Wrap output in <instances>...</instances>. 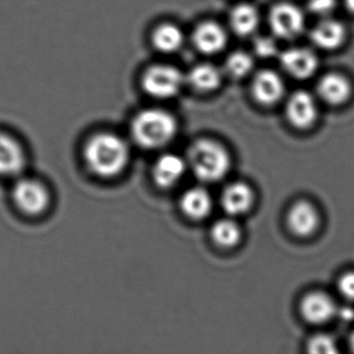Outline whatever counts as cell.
Instances as JSON below:
<instances>
[{"label": "cell", "mask_w": 354, "mask_h": 354, "mask_svg": "<svg viewBox=\"0 0 354 354\" xmlns=\"http://www.w3.org/2000/svg\"><path fill=\"white\" fill-rule=\"evenodd\" d=\"M130 149L126 141L113 133L93 135L84 149L86 166L93 174L109 178L120 174L128 164Z\"/></svg>", "instance_id": "cell-1"}, {"label": "cell", "mask_w": 354, "mask_h": 354, "mask_svg": "<svg viewBox=\"0 0 354 354\" xmlns=\"http://www.w3.org/2000/svg\"><path fill=\"white\" fill-rule=\"evenodd\" d=\"M133 139L145 149H158L169 143L177 132L176 118L170 112L149 108L139 112L131 126Z\"/></svg>", "instance_id": "cell-2"}, {"label": "cell", "mask_w": 354, "mask_h": 354, "mask_svg": "<svg viewBox=\"0 0 354 354\" xmlns=\"http://www.w3.org/2000/svg\"><path fill=\"white\" fill-rule=\"evenodd\" d=\"M187 164L202 182H218L230 168V157L226 150L212 139H199L189 147Z\"/></svg>", "instance_id": "cell-3"}, {"label": "cell", "mask_w": 354, "mask_h": 354, "mask_svg": "<svg viewBox=\"0 0 354 354\" xmlns=\"http://www.w3.org/2000/svg\"><path fill=\"white\" fill-rule=\"evenodd\" d=\"M185 76L180 70L170 64H155L145 71L143 89L151 97L169 99L183 89Z\"/></svg>", "instance_id": "cell-4"}, {"label": "cell", "mask_w": 354, "mask_h": 354, "mask_svg": "<svg viewBox=\"0 0 354 354\" xmlns=\"http://www.w3.org/2000/svg\"><path fill=\"white\" fill-rule=\"evenodd\" d=\"M12 201L23 213L31 216L39 215L49 207L50 193L47 187L39 181L23 178L14 185Z\"/></svg>", "instance_id": "cell-5"}, {"label": "cell", "mask_w": 354, "mask_h": 354, "mask_svg": "<svg viewBox=\"0 0 354 354\" xmlns=\"http://www.w3.org/2000/svg\"><path fill=\"white\" fill-rule=\"evenodd\" d=\"M26 166V152L20 139L4 128H0V176L21 174Z\"/></svg>", "instance_id": "cell-6"}, {"label": "cell", "mask_w": 354, "mask_h": 354, "mask_svg": "<svg viewBox=\"0 0 354 354\" xmlns=\"http://www.w3.org/2000/svg\"><path fill=\"white\" fill-rule=\"evenodd\" d=\"M270 25L272 33L282 39L297 37L305 26L303 12L292 3H279L270 10Z\"/></svg>", "instance_id": "cell-7"}, {"label": "cell", "mask_w": 354, "mask_h": 354, "mask_svg": "<svg viewBox=\"0 0 354 354\" xmlns=\"http://www.w3.org/2000/svg\"><path fill=\"white\" fill-rule=\"evenodd\" d=\"M322 222V216L316 206L311 202L301 200L291 206L287 214L289 230L301 238L313 236Z\"/></svg>", "instance_id": "cell-8"}, {"label": "cell", "mask_w": 354, "mask_h": 354, "mask_svg": "<svg viewBox=\"0 0 354 354\" xmlns=\"http://www.w3.org/2000/svg\"><path fill=\"white\" fill-rule=\"evenodd\" d=\"M301 313L306 321L320 326L334 318L337 305L330 295L322 291H314L301 299Z\"/></svg>", "instance_id": "cell-9"}, {"label": "cell", "mask_w": 354, "mask_h": 354, "mask_svg": "<svg viewBox=\"0 0 354 354\" xmlns=\"http://www.w3.org/2000/svg\"><path fill=\"white\" fill-rule=\"evenodd\" d=\"M286 116L295 128H311L318 116L315 100L307 91H297L290 96L287 102Z\"/></svg>", "instance_id": "cell-10"}, {"label": "cell", "mask_w": 354, "mask_h": 354, "mask_svg": "<svg viewBox=\"0 0 354 354\" xmlns=\"http://www.w3.org/2000/svg\"><path fill=\"white\" fill-rule=\"evenodd\" d=\"M282 68L291 76L299 79L311 77L318 68L315 54L305 48H292L283 52L280 56Z\"/></svg>", "instance_id": "cell-11"}, {"label": "cell", "mask_w": 354, "mask_h": 354, "mask_svg": "<svg viewBox=\"0 0 354 354\" xmlns=\"http://www.w3.org/2000/svg\"><path fill=\"white\" fill-rule=\"evenodd\" d=\"M228 37L222 25L214 21H205L198 25L193 33L195 47L202 53L212 55L222 51L227 45Z\"/></svg>", "instance_id": "cell-12"}, {"label": "cell", "mask_w": 354, "mask_h": 354, "mask_svg": "<svg viewBox=\"0 0 354 354\" xmlns=\"http://www.w3.org/2000/svg\"><path fill=\"white\" fill-rule=\"evenodd\" d=\"M284 91V81L274 71L262 70L254 78V98L262 105H274L282 99Z\"/></svg>", "instance_id": "cell-13"}, {"label": "cell", "mask_w": 354, "mask_h": 354, "mask_svg": "<svg viewBox=\"0 0 354 354\" xmlns=\"http://www.w3.org/2000/svg\"><path fill=\"white\" fill-rule=\"evenodd\" d=\"M320 98L330 105H341L351 95V85L348 79L338 73H330L318 82Z\"/></svg>", "instance_id": "cell-14"}, {"label": "cell", "mask_w": 354, "mask_h": 354, "mask_svg": "<svg viewBox=\"0 0 354 354\" xmlns=\"http://www.w3.org/2000/svg\"><path fill=\"white\" fill-rule=\"evenodd\" d=\"M252 189L243 183H234L227 186L221 197L223 209L231 216L245 213L253 205Z\"/></svg>", "instance_id": "cell-15"}, {"label": "cell", "mask_w": 354, "mask_h": 354, "mask_svg": "<svg viewBox=\"0 0 354 354\" xmlns=\"http://www.w3.org/2000/svg\"><path fill=\"white\" fill-rule=\"evenodd\" d=\"M187 163L176 154L161 156L153 166V178L161 187H170L176 184L183 176Z\"/></svg>", "instance_id": "cell-16"}, {"label": "cell", "mask_w": 354, "mask_h": 354, "mask_svg": "<svg viewBox=\"0 0 354 354\" xmlns=\"http://www.w3.org/2000/svg\"><path fill=\"white\" fill-rule=\"evenodd\" d=\"M345 35L346 30L342 23L328 19L314 27L311 33V39L322 49L333 50L338 48L344 42Z\"/></svg>", "instance_id": "cell-17"}, {"label": "cell", "mask_w": 354, "mask_h": 354, "mask_svg": "<svg viewBox=\"0 0 354 354\" xmlns=\"http://www.w3.org/2000/svg\"><path fill=\"white\" fill-rule=\"evenodd\" d=\"M180 206L185 215L193 220H201L207 216L212 210V197L206 189L193 187L183 193Z\"/></svg>", "instance_id": "cell-18"}, {"label": "cell", "mask_w": 354, "mask_h": 354, "mask_svg": "<svg viewBox=\"0 0 354 354\" xmlns=\"http://www.w3.org/2000/svg\"><path fill=\"white\" fill-rule=\"evenodd\" d=\"M230 25L232 30L241 37L253 35L259 26V12L250 3H241L230 12Z\"/></svg>", "instance_id": "cell-19"}, {"label": "cell", "mask_w": 354, "mask_h": 354, "mask_svg": "<svg viewBox=\"0 0 354 354\" xmlns=\"http://www.w3.org/2000/svg\"><path fill=\"white\" fill-rule=\"evenodd\" d=\"M187 80L196 91L208 93L220 87L223 80L222 72L214 64H199L189 71Z\"/></svg>", "instance_id": "cell-20"}, {"label": "cell", "mask_w": 354, "mask_h": 354, "mask_svg": "<svg viewBox=\"0 0 354 354\" xmlns=\"http://www.w3.org/2000/svg\"><path fill=\"white\" fill-rule=\"evenodd\" d=\"M153 46L164 53H174L183 47L185 35L183 30L171 23L160 25L153 33Z\"/></svg>", "instance_id": "cell-21"}, {"label": "cell", "mask_w": 354, "mask_h": 354, "mask_svg": "<svg viewBox=\"0 0 354 354\" xmlns=\"http://www.w3.org/2000/svg\"><path fill=\"white\" fill-rule=\"evenodd\" d=\"M212 236L216 245L231 247L241 239V229L234 220L223 218L214 222L212 228Z\"/></svg>", "instance_id": "cell-22"}, {"label": "cell", "mask_w": 354, "mask_h": 354, "mask_svg": "<svg viewBox=\"0 0 354 354\" xmlns=\"http://www.w3.org/2000/svg\"><path fill=\"white\" fill-rule=\"evenodd\" d=\"M254 60L248 52L235 51L227 58L226 70L234 78H243L253 71Z\"/></svg>", "instance_id": "cell-23"}, {"label": "cell", "mask_w": 354, "mask_h": 354, "mask_svg": "<svg viewBox=\"0 0 354 354\" xmlns=\"http://www.w3.org/2000/svg\"><path fill=\"white\" fill-rule=\"evenodd\" d=\"M308 353L312 354L338 353L336 340L330 335L318 334L312 337L308 342Z\"/></svg>", "instance_id": "cell-24"}, {"label": "cell", "mask_w": 354, "mask_h": 354, "mask_svg": "<svg viewBox=\"0 0 354 354\" xmlns=\"http://www.w3.org/2000/svg\"><path fill=\"white\" fill-rule=\"evenodd\" d=\"M254 51L262 58H268L277 54V44L274 39L268 37H258L254 42Z\"/></svg>", "instance_id": "cell-25"}, {"label": "cell", "mask_w": 354, "mask_h": 354, "mask_svg": "<svg viewBox=\"0 0 354 354\" xmlns=\"http://www.w3.org/2000/svg\"><path fill=\"white\" fill-rule=\"evenodd\" d=\"M338 291L343 299L354 301V272H346L339 278Z\"/></svg>", "instance_id": "cell-26"}, {"label": "cell", "mask_w": 354, "mask_h": 354, "mask_svg": "<svg viewBox=\"0 0 354 354\" xmlns=\"http://www.w3.org/2000/svg\"><path fill=\"white\" fill-rule=\"evenodd\" d=\"M336 0H308V6L314 14L326 15L336 6Z\"/></svg>", "instance_id": "cell-27"}, {"label": "cell", "mask_w": 354, "mask_h": 354, "mask_svg": "<svg viewBox=\"0 0 354 354\" xmlns=\"http://www.w3.org/2000/svg\"><path fill=\"white\" fill-rule=\"evenodd\" d=\"M344 2L347 10L354 14V0H344Z\"/></svg>", "instance_id": "cell-28"}, {"label": "cell", "mask_w": 354, "mask_h": 354, "mask_svg": "<svg viewBox=\"0 0 354 354\" xmlns=\"http://www.w3.org/2000/svg\"><path fill=\"white\" fill-rule=\"evenodd\" d=\"M351 349H353V351H354V333L353 334V336H351Z\"/></svg>", "instance_id": "cell-29"}]
</instances>
